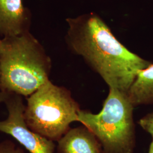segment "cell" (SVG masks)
Wrapping results in <instances>:
<instances>
[{
  "label": "cell",
  "mask_w": 153,
  "mask_h": 153,
  "mask_svg": "<svg viewBox=\"0 0 153 153\" xmlns=\"http://www.w3.org/2000/svg\"><path fill=\"white\" fill-rule=\"evenodd\" d=\"M153 153V140H152V141L150 145L149 149V153Z\"/></svg>",
  "instance_id": "8fae6325"
},
{
  "label": "cell",
  "mask_w": 153,
  "mask_h": 153,
  "mask_svg": "<svg viewBox=\"0 0 153 153\" xmlns=\"http://www.w3.org/2000/svg\"><path fill=\"white\" fill-rule=\"evenodd\" d=\"M57 153H103L98 140L85 126L71 128L58 141Z\"/></svg>",
  "instance_id": "8992f818"
},
{
  "label": "cell",
  "mask_w": 153,
  "mask_h": 153,
  "mask_svg": "<svg viewBox=\"0 0 153 153\" xmlns=\"http://www.w3.org/2000/svg\"><path fill=\"white\" fill-rule=\"evenodd\" d=\"M127 95L134 107L153 104V64L139 71Z\"/></svg>",
  "instance_id": "52a82bcc"
},
{
  "label": "cell",
  "mask_w": 153,
  "mask_h": 153,
  "mask_svg": "<svg viewBox=\"0 0 153 153\" xmlns=\"http://www.w3.org/2000/svg\"><path fill=\"white\" fill-rule=\"evenodd\" d=\"M31 14L22 0H0V34L4 38L29 31Z\"/></svg>",
  "instance_id": "5b68a950"
},
{
  "label": "cell",
  "mask_w": 153,
  "mask_h": 153,
  "mask_svg": "<svg viewBox=\"0 0 153 153\" xmlns=\"http://www.w3.org/2000/svg\"><path fill=\"white\" fill-rule=\"evenodd\" d=\"M138 124L152 136L153 140V111L142 117L138 121Z\"/></svg>",
  "instance_id": "9c48e42d"
},
{
  "label": "cell",
  "mask_w": 153,
  "mask_h": 153,
  "mask_svg": "<svg viewBox=\"0 0 153 153\" xmlns=\"http://www.w3.org/2000/svg\"><path fill=\"white\" fill-rule=\"evenodd\" d=\"M8 95H9V93L0 91V103L5 102L6 99L7 98Z\"/></svg>",
  "instance_id": "30bf717a"
},
{
  "label": "cell",
  "mask_w": 153,
  "mask_h": 153,
  "mask_svg": "<svg viewBox=\"0 0 153 153\" xmlns=\"http://www.w3.org/2000/svg\"><path fill=\"white\" fill-rule=\"evenodd\" d=\"M0 153H25L23 150L11 140H6L0 142Z\"/></svg>",
  "instance_id": "ba28073f"
},
{
  "label": "cell",
  "mask_w": 153,
  "mask_h": 153,
  "mask_svg": "<svg viewBox=\"0 0 153 153\" xmlns=\"http://www.w3.org/2000/svg\"><path fill=\"white\" fill-rule=\"evenodd\" d=\"M81 110L68 89L49 80L28 97L24 119L32 131L58 142L78 121Z\"/></svg>",
  "instance_id": "277c9868"
},
{
  "label": "cell",
  "mask_w": 153,
  "mask_h": 153,
  "mask_svg": "<svg viewBox=\"0 0 153 153\" xmlns=\"http://www.w3.org/2000/svg\"><path fill=\"white\" fill-rule=\"evenodd\" d=\"M51 60L28 32L4 38L0 47V91L28 97L49 80Z\"/></svg>",
  "instance_id": "7a4b0ae2"
},
{
  "label": "cell",
  "mask_w": 153,
  "mask_h": 153,
  "mask_svg": "<svg viewBox=\"0 0 153 153\" xmlns=\"http://www.w3.org/2000/svg\"><path fill=\"white\" fill-rule=\"evenodd\" d=\"M66 42L81 56L109 88L127 93L139 71L151 62L131 52L94 13L66 19Z\"/></svg>",
  "instance_id": "6da1fadb"
},
{
  "label": "cell",
  "mask_w": 153,
  "mask_h": 153,
  "mask_svg": "<svg viewBox=\"0 0 153 153\" xmlns=\"http://www.w3.org/2000/svg\"><path fill=\"white\" fill-rule=\"evenodd\" d=\"M98 114L81 110L78 122L91 131L103 153H134L136 145L134 107L127 93L113 88Z\"/></svg>",
  "instance_id": "3957f363"
},
{
  "label": "cell",
  "mask_w": 153,
  "mask_h": 153,
  "mask_svg": "<svg viewBox=\"0 0 153 153\" xmlns=\"http://www.w3.org/2000/svg\"><path fill=\"white\" fill-rule=\"evenodd\" d=\"M1 40L0 39V47H1Z\"/></svg>",
  "instance_id": "7c38bea8"
}]
</instances>
